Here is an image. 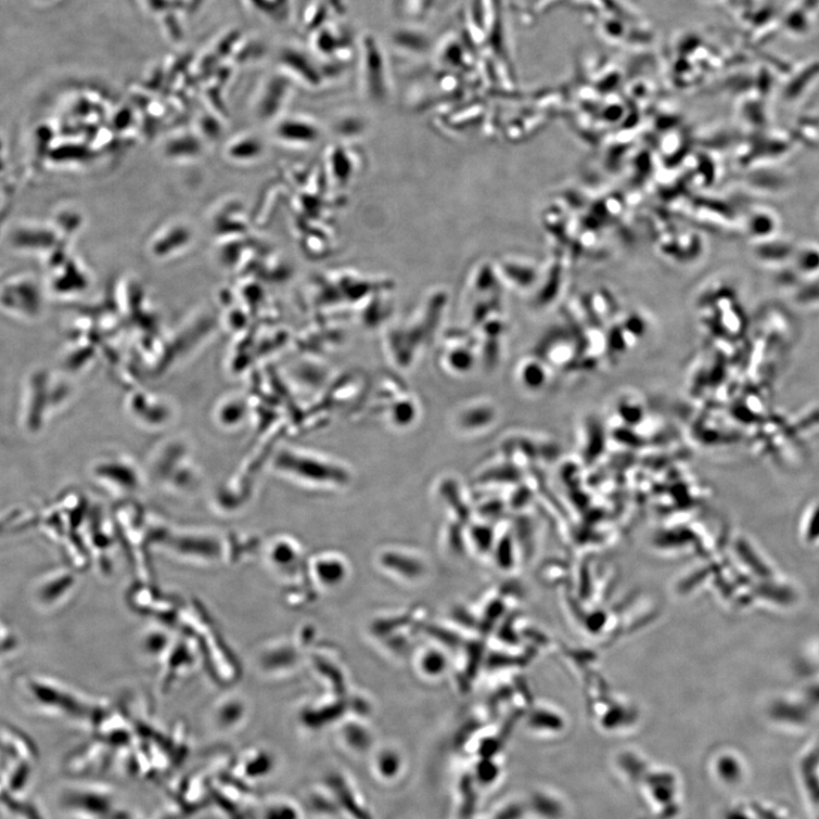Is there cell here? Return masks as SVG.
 I'll return each instance as SVG.
<instances>
[{"mask_svg": "<svg viewBox=\"0 0 819 819\" xmlns=\"http://www.w3.org/2000/svg\"><path fill=\"white\" fill-rule=\"evenodd\" d=\"M286 470L296 478L315 485L345 487L353 482V474L342 463L307 453H290L284 457Z\"/></svg>", "mask_w": 819, "mask_h": 819, "instance_id": "1", "label": "cell"}, {"mask_svg": "<svg viewBox=\"0 0 819 819\" xmlns=\"http://www.w3.org/2000/svg\"><path fill=\"white\" fill-rule=\"evenodd\" d=\"M819 0H798L783 16L784 29L794 36H804L811 31L816 22Z\"/></svg>", "mask_w": 819, "mask_h": 819, "instance_id": "2", "label": "cell"}, {"mask_svg": "<svg viewBox=\"0 0 819 819\" xmlns=\"http://www.w3.org/2000/svg\"><path fill=\"white\" fill-rule=\"evenodd\" d=\"M446 362L451 370L457 373L463 374L462 372L470 371L474 367L475 356H473L471 350L465 347H455L446 357Z\"/></svg>", "mask_w": 819, "mask_h": 819, "instance_id": "3", "label": "cell"}]
</instances>
